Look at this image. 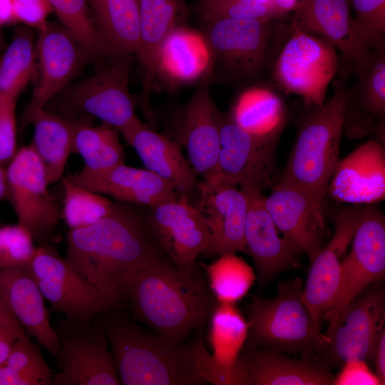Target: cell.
<instances>
[{
	"instance_id": "1",
	"label": "cell",
	"mask_w": 385,
	"mask_h": 385,
	"mask_svg": "<svg viewBox=\"0 0 385 385\" xmlns=\"http://www.w3.org/2000/svg\"><path fill=\"white\" fill-rule=\"evenodd\" d=\"M150 230L131 203L114 202L95 224L69 230L64 259L116 306L134 277L160 257Z\"/></svg>"
},
{
	"instance_id": "2",
	"label": "cell",
	"mask_w": 385,
	"mask_h": 385,
	"mask_svg": "<svg viewBox=\"0 0 385 385\" xmlns=\"http://www.w3.org/2000/svg\"><path fill=\"white\" fill-rule=\"evenodd\" d=\"M137 317L173 342L205 324L217 302L194 263L180 267L161 257L141 270L127 289Z\"/></svg>"
},
{
	"instance_id": "3",
	"label": "cell",
	"mask_w": 385,
	"mask_h": 385,
	"mask_svg": "<svg viewBox=\"0 0 385 385\" xmlns=\"http://www.w3.org/2000/svg\"><path fill=\"white\" fill-rule=\"evenodd\" d=\"M124 385L206 384L195 364V342H173L120 317L101 322Z\"/></svg>"
},
{
	"instance_id": "4",
	"label": "cell",
	"mask_w": 385,
	"mask_h": 385,
	"mask_svg": "<svg viewBox=\"0 0 385 385\" xmlns=\"http://www.w3.org/2000/svg\"><path fill=\"white\" fill-rule=\"evenodd\" d=\"M347 106V89L334 83V93L322 107L312 106L304 118L281 180L302 188L323 200L339 149Z\"/></svg>"
},
{
	"instance_id": "5",
	"label": "cell",
	"mask_w": 385,
	"mask_h": 385,
	"mask_svg": "<svg viewBox=\"0 0 385 385\" xmlns=\"http://www.w3.org/2000/svg\"><path fill=\"white\" fill-rule=\"evenodd\" d=\"M302 279L278 285L272 299L255 298L249 311L246 347L265 346L287 354H319L329 339L302 300Z\"/></svg>"
},
{
	"instance_id": "6",
	"label": "cell",
	"mask_w": 385,
	"mask_h": 385,
	"mask_svg": "<svg viewBox=\"0 0 385 385\" xmlns=\"http://www.w3.org/2000/svg\"><path fill=\"white\" fill-rule=\"evenodd\" d=\"M51 309L68 322L87 325L115 305L89 279L47 244L36 247L28 264Z\"/></svg>"
},
{
	"instance_id": "7",
	"label": "cell",
	"mask_w": 385,
	"mask_h": 385,
	"mask_svg": "<svg viewBox=\"0 0 385 385\" xmlns=\"http://www.w3.org/2000/svg\"><path fill=\"white\" fill-rule=\"evenodd\" d=\"M292 28L274 65L273 78L285 92L300 96L307 106L322 107L338 67L336 48L302 30L294 19Z\"/></svg>"
},
{
	"instance_id": "8",
	"label": "cell",
	"mask_w": 385,
	"mask_h": 385,
	"mask_svg": "<svg viewBox=\"0 0 385 385\" xmlns=\"http://www.w3.org/2000/svg\"><path fill=\"white\" fill-rule=\"evenodd\" d=\"M379 282L351 300L332 329L324 334L329 342L318 355L327 366H343L351 360L369 363L374 359L385 322L384 289Z\"/></svg>"
},
{
	"instance_id": "9",
	"label": "cell",
	"mask_w": 385,
	"mask_h": 385,
	"mask_svg": "<svg viewBox=\"0 0 385 385\" xmlns=\"http://www.w3.org/2000/svg\"><path fill=\"white\" fill-rule=\"evenodd\" d=\"M56 331L59 371L53 375L52 385L120 384L101 322L81 325L66 320Z\"/></svg>"
},
{
	"instance_id": "10",
	"label": "cell",
	"mask_w": 385,
	"mask_h": 385,
	"mask_svg": "<svg viewBox=\"0 0 385 385\" xmlns=\"http://www.w3.org/2000/svg\"><path fill=\"white\" fill-rule=\"evenodd\" d=\"M352 246L342 261L341 280L334 305L322 317L334 327L343 308L385 274V221L381 210L370 205L361 210Z\"/></svg>"
},
{
	"instance_id": "11",
	"label": "cell",
	"mask_w": 385,
	"mask_h": 385,
	"mask_svg": "<svg viewBox=\"0 0 385 385\" xmlns=\"http://www.w3.org/2000/svg\"><path fill=\"white\" fill-rule=\"evenodd\" d=\"M6 174L8 197L19 224L34 241L43 244L53 234L60 211L48 190L42 163L31 145L16 153Z\"/></svg>"
},
{
	"instance_id": "12",
	"label": "cell",
	"mask_w": 385,
	"mask_h": 385,
	"mask_svg": "<svg viewBox=\"0 0 385 385\" xmlns=\"http://www.w3.org/2000/svg\"><path fill=\"white\" fill-rule=\"evenodd\" d=\"M132 55L116 61L93 76L83 81L71 91L65 117L78 114L96 117L121 132L138 119L129 92Z\"/></svg>"
},
{
	"instance_id": "13",
	"label": "cell",
	"mask_w": 385,
	"mask_h": 385,
	"mask_svg": "<svg viewBox=\"0 0 385 385\" xmlns=\"http://www.w3.org/2000/svg\"><path fill=\"white\" fill-rule=\"evenodd\" d=\"M277 138L252 135L229 115L222 116L217 178L240 188L262 189L270 184Z\"/></svg>"
},
{
	"instance_id": "14",
	"label": "cell",
	"mask_w": 385,
	"mask_h": 385,
	"mask_svg": "<svg viewBox=\"0 0 385 385\" xmlns=\"http://www.w3.org/2000/svg\"><path fill=\"white\" fill-rule=\"evenodd\" d=\"M322 199L291 183L280 180L265 207L277 228L296 253H306L310 262L322 250L325 227Z\"/></svg>"
},
{
	"instance_id": "15",
	"label": "cell",
	"mask_w": 385,
	"mask_h": 385,
	"mask_svg": "<svg viewBox=\"0 0 385 385\" xmlns=\"http://www.w3.org/2000/svg\"><path fill=\"white\" fill-rule=\"evenodd\" d=\"M200 198L197 210L209 230L207 257L246 251L245 220L248 200L237 185L217 178L197 183Z\"/></svg>"
},
{
	"instance_id": "16",
	"label": "cell",
	"mask_w": 385,
	"mask_h": 385,
	"mask_svg": "<svg viewBox=\"0 0 385 385\" xmlns=\"http://www.w3.org/2000/svg\"><path fill=\"white\" fill-rule=\"evenodd\" d=\"M209 77L200 83L184 108L177 132V143L184 147L194 173L205 180L217 178L220 133L222 115L210 93Z\"/></svg>"
},
{
	"instance_id": "17",
	"label": "cell",
	"mask_w": 385,
	"mask_h": 385,
	"mask_svg": "<svg viewBox=\"0 0 385 385\" xmlns=\"http://www.w3.org/2000/svg\"><path fill=\"white\" fill-rule=\"evenodd\" d=\"M205 38L218 60L231 73L244 77L262 68L268 40V21L206 18Z\"/></svg>"
},
{
	"instance_id": "18",
	"label": "cell",
	"mask_w": 385,
	"mask_h": 385,
	"mask_svg": "<svg viewBox=\"0 0 385 385\" xmlns=\"http://www.w3.org/2000/svg\"><path fill=\"white\" fill-rule=\"evenodd\" d=\"M210 321L212 353L202 338L195 342L197 370L205 383L234 385L237 362L247 337V322L234 304L220 303Z\"/></svg>"
},
{
	"instance_id": "19",
	"label": "cell",
	"mask_w": 385,
	"mask_h": 385,
	"mask_svg": "<svg viewBox=\"0 0 385 385\" xmlns=\"http://www.w3.org/2000/svg\"><path fill=\"white\" fill-rule=\"evenodd\" d=\"M151 208L150 228L173 263L180 267L193 265L209 242V230L202 215L189 204L185 195Z\"/></svg>"
},
{
	"instance_id": "20",
	"label": "cell",
	"mask_w": 385,
	"mask_h": 385,
	"mask_svg": "<svg viewBox=\"0 0 385 385\" xmlns=\"http://www.w3.org/2000/svg\"><path fill=\"white\" fill-rule=\"evenodd\" d=\"M335 376L320 360L294 359L269 348L245 347L234 385H333Z\"/></svg>"
},
{
	"instance_id": "21",
	"label": "cell",
	"mask_w": 385,
	"mask_h": 385,
	"mask_svg": "<svg viewBox=\"0 0 385 385\" xmlns=\"http://www.w3.org/2000/svg\"><path fill=\"white\" fill-rule=\"evenodd\" d=\"M360 213L361 210L355 208L341 212L331 240L311 262L302 300L317 321L335 302L341 280V257L353 239Z\"/></svg>"
},
{
	"instance_id": "22",
	"label": "cell",
	"mask_w": 385,
	"mask_h": 385,
	"mask_svg": "<svg viewBox=\"0 0 385 385\" xmlns=\"http://www.w3.org/2000/svg\"><path fill=\"white\" fill-rule=\"evenodd\" d=\"M327 193L332 199L353 204H375L385 197V153L382 145L370 140L337 164Z\"/></svg>"
},
{
	"instance_id": "23",
	"label": "cell",
	"mask_w": 385,
	"mask_h": 385,
	"mask_svg": "<svg viewBox=\"0 0 385 385\" xmlns=\"http://www.w3.org/2000/svg\"><path fill=\"white\" fill-rule=\"evenodd\" d=\"M349 4L348 0H299L294 19L342 52L356 71L368 61L371 48L360 38Z\"/></svg>"
},
{
	"instance_id": "24",
	"label": "cell",
	"mask_w": 385,
	"mask_h": 385,
	"mask_svg": "<svg viewBox=\"0 0 385 385\" xmlns=\"http://www.w3.org/2000/svg\"><path fill=\"white\" fill-rule=\"evenodd\" d=\"M36 51L41 77L28 108H44L76 75L85 57L90 56L64 26L48 23L39 29Z\"/></svg>"
},
{
	"instance_id": "25",
	"label": "cell",
	"mask_w": 385,
	"mask_h": 385,
	"mask_svg": "<svg viewBox=\"0 0 385 385\" xmlns=\"http://www.w3.org/2000/svg\"><path fill=\"white\" fill-rule=\"evenodd\" d=\"M0 296L23 329L56 359L58 334L28 264L0 268Z\"/></svg>"
},
{
	"instance_id": "26",
	"label": "cell",
	"mask_w": 385,
	"mask_h": 385,
	"mask_svg": "<svg viewBox=\"0 0 385 385\" xmlns=\"http://www.w3.org/2000/svg\"><path fill=\"white\" fill-rule=\"evenodd\" d=\"M241 189V188H240ZM248 200L245 220L246 251L252 258L260 284L265 283L294 263L297 254L289 242L281 238L265 205L262 189H241Z\"/></svg>"
},
{
	"instance_id": "27",
	"label": "cell",
	"mask_w": 385,
	"mask_h": 385,
	"mask_svg": "<svg viewBox=\"0 0 385 385\" xmlns=\"http://www.w3.org/2000/svg\"><path fill=\"white\" fill-rule=\"evenodd\" d=\"M68 178L79 186L120 202L150 207L179 196L174 187L158 175L125 163L101 173L81 170Z\"/></svg>"
},
{
	"instance_id": "28",
	"label": "cell",
	"mask_w": 385,
	"mask_h": 385,
	"mask_svg": "<svg viewBox=\"0 0 385 385\" xmlns=\"http://www.w3.org/2000/svg\"><path fill=\"white\" fill-rule=\"evenodd\" d=\"M120 133L146 170L170 183L179 195L188 196L197 180L176 141L148 128L139 119Z\"/></svg>"
},
{
	"instance_id": "29",
	"label": "cell",
	"mask_w": 385,
	"mask_h": 385,
	"mask_svg": "<svg viewBox=\"0 0 385 385\" xmlns=\"http://www.w3.org/2000/svg\"><path fill=\"white\" fill-rule=\"evenodd\" d=\"M88 115L68 118L47 111L45 108L26 109L24 122L34 127L31 144L44 168L48 184L58 181L71 153L76 133L84 123H89Z\"/></svg>"
},
{
	"instance_id": "30",
	"label": "cell",
	"mask_w": 385,
	"mask_h": 385,
	"mask_svg": "<svg viewBox=\"0 0 385 385\" xmlns=\"http://www.w3.org/2000/svg\"><path fill=\"white\" fill-rule=\"evenodd\" d=\"M214 61L205 36L178 25L163 45L157 75L171 84H188L210 76Z\"/></svg>"
},
{
	"instance_id": "31",
	"label": "cell",
	"mask_w": 385,
	"mask_h": 385,
	"mask_svg": "<svg viewBox=\"0 0 385 385\" xmlns=\"http://www.w3.org/2000/svg\"><path fill=\"white\" fill-rule=\"evenodd\" d=\"M357 73V81L347 90V106L344 123H349L350 134L366 133L376 119L381 121L385 113L384 42L371 49L368 61Z\"/></svg>"
},
{
	"instance_id": "32",
	"label": "cell",
	"mask_w": 385,
	"mask_h": 385,
	"mask_svg": "<svg viewBox=\"0 0 385 385\" xmlns=\"http://www.w3.org/2000/svg\"><path fill=\"white\" fill-rule=\"evenodd\" d=\"M183 0H139L140 40L136 55L144 69L142 102L146 113L149 96L157 76L160 52L171 31L178 26Z\"/></svg>"
},
{
	"instance_id": "33",
	"label": "cell",
	"mask_w": 385,
	"mask_h": 385,
	"mask_svg": "<svg viewBox=\"0 0 385 385\" xmlns=\"http://www.w3.org/2000/svg\"><path fill=\"white\" fill-rule=\"evenodd\" d=\"M105 54L120 58L137 53L140 12L136 0H87Z\"/></svg>"
},
{
	"instance_id": "34",
	"label": "cell",
	"mask_w": 385,
	"mask_h": 385,
	"mask_svg": "<svg viewBox=\"0 0 385 385\" xmlns=\"http://www.w3.org/2000/svg\"><path fill=\"white\" fill-rule=\"evenodd\" d=\"M229 117L252 135L279 136L284 124L285 109L282 100L274 91L254 86L238 96Z\"/></svg>"
},
{
	"instance_id": "35",
	"label": "cell",
	"mask_w": 385,
	"mask_h": 385,
	"mask_svg": "<svg viewBox=\"0 0 385 385\" xmlns=\"http://www.w3.org/2000/svg\"><path fill=\"white\" fill-rule=\"evenodd\" d=\"M73 153L84 160L83 170L89 173L107 171L125 163V155L117 131L109 127H92L83 124L74 139Z\"/></svg>"
},
{
	"instance_id": "36",
	"label": "cell",
	"mask_w": 385,
	"mask_h": 385,
	"mask_svg": "<svg viewBox=\"0 0 385 385\" xmlns=\"http://www.w3.org/2000/svg\"><path fill=\"white\" fill-rule=\"evenodd\" d=\"M218 257L203 266L210 288L217 303L235 304L247 294L257 276L253 268L235 253Z\"/></svg>"
},
{
	"instance_id": "37",
	"label": "cell",
	"mask_w": 385,
	"mask_h": 385,
	"mask_svg": "<svg viewBox=\"0 0 385 385\" xmlns=\"http://www.w3.org/2000/svg\"><path fill=\"white\" fill-rule=\"evenodd\" d=\"M34 54L31 32L19 29L0 59V98L16 100L34 72Z\"/></svg>"
},
{
	"instance_id": "38",
	"label": "cell",
	"mask_w": 385,
	"mask_h": 385,
	"mask_svg": "<svg viewBox=\"0 0 385 385\" xmlns=\"http://www.w3.org/2000/svg\"><path fill=\"white\" fill-rule=\"evenodd\" d=\"M62 181L64 189L63 216L70 230L92 225L112 210L114 202L101 194L75 184L68 177L63 178Z\"/></svg>"
},
{
	"instance_id": "39",
	"label": "cell",
	"mask_w": 385,
	"mask_h": 385,
	"mask_svg": "<svg viewBox=\"0 0 385 385\" xmlns=\"http://www.w3.org/2000/svg\"><path fill=\"white\" fill-rule=\"evenodd\" d=\"M63 26L77 39L90 56L104 53L93 21L91 19L87 0H47Z\"/></svg>"
},
{
	"instance_id": "40",
	"label": "cell",
	"mask_w": 385,
	"mask_h": 385,
	"mask_svg": "<svg viewBox=\"0 0 385 385\" xmlns=\"http://www.w3.org/2000/svg\"><path fill=\"white\" fill-rule=\"evenodd\" d=\"M4 364L36 379L40 385H52L53 374L38 345L23 329L14 341Z\"/></svg>"
},
{
	"instance_id": "41",
	"label": "cell",
	"mask_w": 385,
	"mask_h": 385,
	"mask_svg": "<svg viewBox=\"0 0 385 385\" xmlns=\"http://www.w3.org/2000/svg\"><path fill=\"white\" fill-rule=\"evenodd\" d=\"M355 16L354 25L361 41L370 48L384 42L385 0H348Z\"/></svg>"
},
{
	"instance_id": "42",
	"label": "cell",
	"mask_w": 385,
	"mask_h": 385,
	"mask_svg": "<svg viewBox=\"0 0 385 385\" xmlns=\"http://www.w3.org/2000/svg\"><path fill=\"white\" fill-rule=\"evenodd\" d=\"M36 249L31 234L21 225L0 227V268L29 264Z\"/></svg>"
},
{
	"instance_id": "43",
	"label": "cell",
	"mask_w": 385,
	"mask_h": 385,
	"mask_svg": "<svg viewBox=\"0 0 385 385\" xmlns=\"http://www.w3.org/2000/svg\"><path fill=\"white\" fill-rule=\"evenodd\" d=\"M204 18L256 19L269 21L277 15L274 9L257 0H202Z\"/></svg>"
},
{
	"instance_id": "44",
	"label": "cell",
	"mask_w": 385,
	"mask_h": 385,
	"mask_svg": "<svg viewBox=\"0 0 385 385\" xmlns=\"http://www.w3.org/2000/svg\"><path fill=\"white\" fill-rule=\"evenodd\" d=\"M16 99L0 98V163L10 162L16 154Z\"/></svg>"
},
{
	"instance_id": "45",
	"label": "cell",
	"mask_w": 385,
	"mask_h": 385,
	"mask_svg": "<svg viewBox=\"0 0 385 385\" xmlns=\"http://www.w3.org/2000/svg\"><path fill=\"white\" fill-rule=\"evenodd\" d=\"M52 10L47 0H14L15 21L38 29L46 24V18Z\"/></svg>"
},
{
	"instance_id": "46",
	"label": "cell",
	"mask_w": 385,
	"mask_h": 385,
	"mask_svg": "<svg viewBox=\"0 0 385 385\" xmlns=\"http://www.w3.org/2000/svg\"><path fill=\"white\" fill-rule=\"evenodd\" d=\"M334 385H379L375 374L362 360H351L342 366V370L334 378Z\"/></svg>"
},
{
	"instance_id": "47",
	"label": "cell",
	"mask_w": 385,
	"mask_h": 385,
	"mask_svg": "<svg viewBox=\"0 0 385 385\" xmlns=\"http://www.w3.org/2000/svg\"><path fill=\"white\" fill-rule=\"evenodd\" d=\"M0 385H40L33 377L6 364L0 366Z\"/></svg>"
},
{
	"instance_id": "48",
	"label": "cell",
	"mask_w": 385,
	"mask_h": 385,
	"mask_svg": "<svg viewBox=\"0 0 385 385\" xmlns=\"http://www.w3.org/2000/svg\"><path fill=\"white\" fill-rule=\"evenodd\" d=\"M375 374L380 384H385V331L382 333L375 353Z\"/></svg>"
},
{
	"instance_id": "49",
	"label": "cell",
	"mask_w": 385,
	"mask_h": 385,
	"mask_svg": "<svg viewBox=\"0 0 385 385\" xmlns=\"http://www.w3.org/2000/svg\"><path fill=\"white\" fill-rule=\"evenodd\" d=\"M272 2L277 10L282 14L291 10L295 11L299 0H272Z\"/></svg>"
},
{
	"instance_id": "50",
	"label": "cell",
	"mask_w": 385,
	"mask_h": 385,
	"mask_svg": "<svg viewBox=\"0 0 385 385\" xmlns=\"http://www.w3.org/2000/svg\"><path fill=\"white\" fill-rule=\"evenodd\" d=\"M8 197V185L6 170L0 163V200Z\"/></svg>"
},
{
	"instance_id": "51",
	"label": "cell",
	"mask_w": 385,
	"mask_h": 385,
	"mask_svg": "<svg viewBox=\"0 0 385 385\" xmlns=\"http://www.w3.org/2000/svg\"><path fill=\"white\" fill-rule=\"evenodd\" d=\"M257 1L262 3V4H264L267 5V6H268L269 7L274 9L277 13L280 14V13L275 8V6H274V4L272 2V0H257Z\"/></svg>"
},
{
	"instance_id": "52",
	"label": "cell",
	"mask_w": 385,
	"mask_h": 385,
	"mask_svg": "<svg viewBox=\"0 0 385 385\" xmlns=\"http://www.w3.org/2000/svg\"><path fill=\"white\" fill-rule=\"evenodd\" d=\"M1 44H2V38L0 34V46H1Z\"/></svg>"
}]
</instances>
